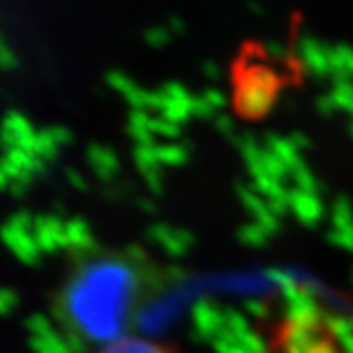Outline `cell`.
Masks as SVG:
<instances>
[{
    "label": "cell",
    "mask_w": 353,
    "mask_h": 353,
    "mask_svg": "<svg viewBox=\"0 0 353 353\" xmlns=\"http://www.w3.org/2000/svg\"><path fill=\"white\" fill-rule=\"evenodd\" d=\"M138 292V277L120 257H97L67 281L61 294L65 320L87 340L99 343L124 338L132 304Z\"/></svg>",
    "instance_id": "6da1fadb"
},
{
    "label": "cell",
    "mask_w": 353,
    "mask_h": 353,
    "mask_svg": "<svg viewBox=\"0 0 353 353\" xmlns=\"http://www.w3.org/2000/svg\"><path fill=\"white\" fill-rule=\"evenodd\" d=\"M245 79H248V85L240 88L238 106H240V112L257 116L269 106V101L273 97V77L259 71V73H250Z\"/></svg>",
    "instance_id": "7a4b0ae2"
},
{
    "label": "cell",
    "mask_w": 353,
    "mask_h": 353,
    "mask_svg": "<svg viewBox=\"0 0 353 353\" xmlns=\"http://www.w3.org/2000/svg\"><path fill=\"white\" fill-rule=\"evenodd\" d=\"M97 353H169L163 345H157L150 340H141V338H132L124 336L120 340L110 341L106 345H102Z\"/></svg>",
    "instance_id": "3957f363"
}]
</instances>
